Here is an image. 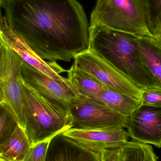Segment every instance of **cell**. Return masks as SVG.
<instances>
[{
  "label": "cell",
  "mask_w": 161,
  "mask_h": 161,
  "mask_svg": "<svg viewBox=\"0 0 161 161\" xmlns=\"http://www.w3.org/2000/svg\"><path fill=\"white\" fill-rule=\"evenodd\" d=\"M125 161H158L153 147L147 144L132 141L123 147Z\"/></svg>",
  "instance_id": "17"
},
{
  "label": "cell",
  "mask_w": 161,
  "mask_h": 161,
  "mask_svg": "<svg viewBox=\"0 0 161 161\" xmlns=\"http://www.w3.org/2000/svg\"><path fill=\"white\" fill-rule=\"evenodd\" d=\"M5 1V0H0V7H2V6H3V3H4Z\"/></svg>",
  "instance_id": "26"
},
{
  "label": "cell",
  "mask_w": 161,
  "mask_h": 161,
  "mask_svg": "<svg viewBox=\"0 0 161 161\" xmlns=\"http://www.w3.org/2000/svg\"><path fill=\"white\" fill-rule=\"evenodd\" d=\"M69 111L74 128H126L129 118L81 95L72 101Z\"/></svg>",
  "instance_id": "6"
},
{
  "label": "cell",
  "mask_w": 161,
  "mask_h": 161,
  "mask_svg": "<svg viewBox=\"0 0 161 161\" xmlns=\"http://www.w3.org/2000/svg\"><path fill=\"white\" fill-rule=\"evenodd\" d=\"M31 147L24 130L18 125L10 137L0 146V160L23 161Z\"/></svg>",
  "instance_id": "14"
},
{
  "label": "cell",
  "mask_w": 161,
  "mask_h": 161,
  "mask_svg": "<svg viewBox=\"0 0 161 161\" xmlns=\"http://www.w3.org/2000/svg\"><path fill=\"white\" fill-rule=\"evenodd\" d=\"M23 80L42 96L69 109L77 95L72 87L54 79L23 62L21 69Z\"/></svg>",
  "instance_id": "11"
},
{
  "label": "cell",
  "mask_w": 161,
  "mask_h": 161,
  "mask_svg": "<svg viewBox=\"0 0 161 161\" xmlns=\"http://www.w3.org/2000/svg\"><path fill=\"white\" fill-rule=\"evenodd\" d=\"M45 161H101L100 153L90 150L59 133L51 140Z\"/></svg>",
  "instance_id": "12"
},
{
  "label": "cell",
  "mask_w": 161,
  "mask_h": 161,
  "mask_svg": "<svg viewBox=\"0 0 161 161\" xmlns=\"http://www.w3.org/2000/svg\"><path fill=\"white\" fill-rule=\"evenodd\" d=\"M52 139H47L31 146L23 161H46L47 151Z\"/></svg>",
  "instance_id": "19"
},
{
  "label": "cell",
  "mask_w": 161,
  "mask_h": 161,
  "mask_svg": "<svg viewBox=\"0 0 161 161\" xmlns=\"http://www.w3.org/2000/svg\"><path fill=\"white\" fill-rule=\"evenodd\" d=\"M0 64V86L4 102L10 106L23 128L22 66L23 61L2 40Z\"/></svg>",
  "instance_id": "7"
},
{
  "label": "cell",
  "mask_w": 161,
  "mask_h": 161,
  "mask_svg": "<svg viewBox=\"0 0 161 161\" xmlns=\"http://www.w3.org/2000/svg\"><path fill=\"white\" fill-rule=\"evenodd\" d=\"M149 0H97L89 26L98 25L132 35L153 38Z\"/></svg>",
  "instance_id": "4"
},
{
  "label": "cell",
  "mask_w": 161,
  "mask_h": 161,
  "mask_svg": "<svg viewBox=\"0 0 161 161\" xmlns=\"http://www.w3.org/2000/svg\"><path fill=\"white\" fill-rule=\"evenodd\" d=\"M68 79L77 95H81L96 102L97 97L105 89L96 79L73 64L67 70Z\"/></svg>",
  "instance_id": "13"
},
{
  "label": "cell",
  "mask_w": 161,
  "mask_h": 161,
  "mask_svg": "<svg viewBox=\"0 0 161 161\" xmlns=\"http://www.w3.org/2000/svg\"><path fill=\"white\" fill-rule=\"evenodd\" d=\"M152 33L153 42L161 49V8L158 10L155 19L153 20Z\"/></svg>",
  "instance_id": "22"
},
{
  "label": "cell",
  "mask_w": 161,
  "mask_h": 161,
  "mask_svg": "<svg viewBox=\"0 0 161 161\" xmlns=\"http://www.w3.org/2000/svg\"><path fill=\"white\" fill-rule=\"evenodd\" d=\"M101 161H125L123 147L106 149L100 153Z\"/></svg>",
  "instance_id": "21"
},
{
  "label": "cell",
  "mask_w": 161,
  "mask_h": 161,
  "mask_svg": "<svg viewBox=\"0 0 161 161\" xmlns=\"http://www.w3.org/2000/svg\"><path fill=\"white\" fill-rule=\"evenodd\" d=\"M138 45L150 72L161 87V49L151 38H137Z\"/></svg>",
  "instance_id": "16"
},
{
  "label": "cell",
  "mask_w": 161,
  "mask_h": 161,
  "mask_svg": "<svg viewBox=\"0 0 161 161\" xmlns=\"http://www.w3.org/2000/svg\"><path fill=\"white\" fill-rule=\"evenodd\" d=\"M96 102L127 116H130L142 104L141 100L108 89L99 95Z\"/></svg>",
  "instance_id": "15"
},
{
  "label": "cell",
  "mask_w": 161,
  "mask_h": 161,
  "mask_svg": "<svg viewBox=\"0 0 161 161\" xmlns=\"http://www.w3.org/2000/svg\"><path fill=\"white\" fill-rule=\"evenodd\" d=\"M23 129L31 146L72 128L69 109L48 99L23 80Z\"/></svg>",
  "instance_id": "3"
},
{
  "label": "cell",
  "mask_w": 161,
  "mask_h": 161,
  "mask_svg": "<svg viewBox=\"0 0 161 161\" xmlns=\"http://www.w3.org/2000/svg\"><path fill=\"white\" fill-rule=\"evenodd\" d=\"M126 128L132 141L161 148V107L142 104L129 116Z\"/></svg>",
  "instance_id": "9"
},
{
  "label": "cell",
  "mask_w": 161,
  "mask_h": 161,
  "mask_svg": "<svg viewBox=\"0 0 161 161\" xmlns=\"http://www.w3.org/2000/svg\"><path fill=\"white\" fill-rule=\"evenodd\" d=\"M73 64L107 89L141 100L142 90L96 54L88 50L76 55Z\"/></svg>",
  "instance_id": "5"
},
{
  "label": "cell",
  "mask_w": 161,
  "mask_h": 161,
  "mask_svg": "<svg viewBox=\"0 0 161 161\" xmlns=\"http://www.w3.org/2000/svg\"><path fill=\"white\" fill-rule=\"evenodd\" d=\"M62 135L90 150L101 153L106 149L122 147L128 142L127 131L122 128H71Z\"/></svg>",
  "instance_id": "10"
},
{
  "label": "cell",
  "mask_w": 161,
  "mask_h": 161,
  "mask_svg": "<svg viewBox=\"0 0 161 161\" xmlns=\"http://www.w3.org/2000/svg\"><path fill=\"white\" fill-rule=\"evenodd\" d=\"M89 50L108 62L141 90L160 87L149 71L137 37L98 25L89 26Z\"/></svg>",
  "instance_id": "2"
},
{
  "label": "cell",
  "mask_w": 161,
  "mask_h": 161,
  "mask_svg": "<svg viewBox=\"0 0 161 161\" xmlns=\"http://www.w3.org/2000/svg\"><path fill=\"white\" fill-rule=\"evenodd\" d=\"M9 28L43 60L70 62L89 49V25L77 0H5Z\"/></svg>",
  "instance_id": "1"
},
{
  "label": "cell",
  "mask_w": 161,
  "mask_h": 161,
  "mask_svg": "<svg viewBox=\"0 0 161 161\" xmlns=\"http://www.w3.org/2000/svg\"><path fill=\"white\" fill-rule=\"evenodd\" d=\"M154 2L157 10L161 8V0H154Z\"/></svg>",
  "instance_id": "23"
},
{
  "label": "cell",
  "mask_w": 161,
  "mask_h": 161,
  "mask_svg": "<svg viewBox=\"0 0 161 161\" xmlns=\"http://www.w3.org/2000/svg\"><path fill=\"white\" fill-rule=\"evenodd\" d=\"M3 102H4V100L3 92H2V89H1V86H0V103Z\"/></svg>",
  "instance_id": "24"
},
{
  "label": "cell",
  "mask_w": 161,
  "mask_h": 161,
  "mask_svg": "<svg viewBox=\"0 0 161 161\" xmlns=\"http://www.w3.org/2000/svg\"><path fill=\"white\" fill-rule=\"evenodd\" d=\"M1 33H2V32H1V30H0V35H1Z\"/></svg>",
  "instance_id": "27"
},
{
  "label": "cell",
  "mask_w": 161,
  "mask_h": 161,
  "mask_svg": "<svg viewBox=\"0 0 161 161\" xmlns=\"http://www.w3.org/2000/svg\"><path fill=\"white\" fill-rule=\"evenodd\" d=\"M0 30L2 32L0 36L3 41L19 56L24 63L72 88L68 78L60 75L62 73L67 72V70L59 66L56 62L47 61L41 58L20 37L11 31L2 14L1 8Z\"/></svg>",
  "instance_id": "8"
},
{
  "label": "cell",
  "mask_w": 161,
  "mask_h": 161,
  "mask_svg": "<svg viewBox=\"0 0 161 161\" xmlns=\"http://www.w3.org/2000/svg\"><path fill=\"white\" fill-rule=\"evenodd\" d=\"M19 125L12 108L7 103H0V146L11 135Z\"/></svg>",
  "instance_id": "18"
},
{
  "label": "cell",
  "mask_w": 161,
  "mask_h": 161,
  "mask_svg": "<svg viewBox=\"0 0 161 161\" xmlns=\"http://www.w3.org/2000/svg\"><path fill=\"white\" fill-rule=\"evenodd\" d=\"M0 161H4L1 160H0Z\"/></svg>",
  "instance_id": "28"
},
{
  "label": "cell",
  "mask_w": 161,
  "mask_h": 161,
  "mask_svg": "<svg viewBox=\"0 0 161 161\" xmlns=\"http://www.w3.org/2000/svg\"><path fill=\"white\" fill-rule=\"evenodd\" d=\"M141 101L144 105L161 107V87L142 91Z\"/></svg>",
  "instance_id": "20"
},
{
  "label": "cell",
  "mask_w": 161,
  "mask_h": 161,
  "mask_svg": "<svg viewBox=\"0 0 161 161\" xmlns=\"http://www.w3.org/2000/svg\"><path fill=\"white\" fill-rule=\"evenodd\" d=\"M2 38L0 36V64H1V57H2Z\"/></svg>",
  "instance_id": "25"
}]
</instances>
